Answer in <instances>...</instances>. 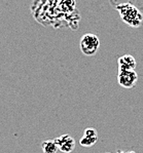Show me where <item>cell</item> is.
<instances>
[{"label": "cell", "mask_w": 143, "mask_h": 153, "mask_svg": "<svg viewBox=\"0 0 143 153\" xmlns=\"http://www.w3.org/2000/svg\"><path fill=\"white\" fill-rule=\"evenodd\" d=\"M118 10L121 15V20L131 27L137 28L143 22V15L140 13L139 9H137L131 4H119L118 6Z\"/></svg>", "instance_id": "6da1fadb"}, {"label": "cell", "mask_w": 143, "mask_h": 153, "mask_svg": "<svg viewBox=\"0 0 143 153\" xmlns=\"http://www.w3.org/2000/svg\"><path fill=\"white\" fill-rule=\"evenodd\" d=\"M79 48L84 56H93L97 53L98 49L100 48V40L97 35L93 34V33H88L80 38Z\"/></svg>", "instance_id": "7a4b0ae2"}, {"label": "cell", "mask_w": 143, "mask_h": 153, "mask_svg": "<svg viewBox=\"0 0 143 153\" xmlns=\"http://www.w3.org/2000/svg\"><path fill=\"white\" fill-rule=\"evenodd\" d=\"M138 75L135 71H118V82L124 88H133L137 84Z\"/></svg>", "instance_id": "3957f363"}, {"label": "cell", "mask_w": 143, "mask_h": 153, "mask_svg": "<svg viewBox=\"0 0 143 153\" xmlns=\"http://www.w3.org/2000/svg\"><path fill=\"white\" fill-rule=\"evenodd\" d=\"M55 142L57 144L60 151L63 153H71L75 148V140L70 135H62L60 137L55 139Z\"/></svg>", "instance_id": "277c9868"}, {"label": "cell", "mask_w": 143, "mask_h": 153, "mask_svg": "<svg viewBox=\"0 0 143 153\" xmlns=\"http://www.w3.org/2000/svg\"><path fill=\"white\" fill-rule=\"evenodd\" d=\"M98 142V133L94 128L84 129L83 136L79 140V144L83 147H92Z\"/></svg>", "instance_id": "5b68a950"}, {"label": "cell", "mask_w": 143, "mask_h": 153, "mask_svg": "<svg viewBox=\"0 0 143 153\" xmlns=\"http://www.w3.org/2000/svg\"><path fill=\"white\" fill-rule=\"evenodd\" d=\"M118 71H135L136 60L131 55H125L118 60Z\"/></svg>", "instance_id": "8992f818"}, {"label": "cell", "mask_w": 143, "mask_h": 153, "mask_svg": "<svg viewBox=\"0 0 143 153\" xmlns=\"http://www.w3.org/2000/svg\"><path fill=\"white\" fill-rule=\"evenodd\" d=\"M41 149L43 153H57L59 148L55 140H46L41 143Z\"/></svg>", "instance_id": "52a82bcc"}, {"label": "cell", "mask_w": 143, "mask_h": 153, "mask_svg": "<svg viewBox=\"0 0 143 153\" xmlns=\"http://www.w3.org/2000/svg\"><path fill=\"white\" fill-rule=\"evenodd\" d=\"M116 153H136V152H134V151H129V152H126V151H123V150H118V152Z\"/></svg>", "instance_id": "ba28073f"}, {"label": "cell", "mask_w": 143, "mask_h": 153, "mask_svg": "<svg viewBox=\"0 0 143 153\" xmlns=\"http://www.w3.org/2000/svg\"><path fill=\"white\" fill-rule=\"evenodd\" d=\"M106 153H110V152H106Z\"/></svg>", "instance_id": "9c48e42d"}]
</instances>
